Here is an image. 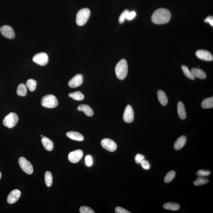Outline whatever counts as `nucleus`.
Wrapping results in <instances>:
<instances>
[{"instance_id": "obj_1", "label": "nucleus", "mask_w": 213, "mask_h": 213, "mask_svg": "<svg viewBox=\"0 0 213 213\" xmlns=\"http://www.w3.org/2000/svg\"><path fill=\"white\" fill-rule=\"evenodd\" d=\"M171 16V13L168 10L164 8H159L153 13L151 20L155 24H165L170 21Z\"/></svg>"}, {"instance_id": "obj_2", "label": "nucleus", "mask_w": 213, "mask_h": 213, "mask_svg": "<svg viewBox=\"0 0 213 213\" xmlns=\"http://www.w3.org/2000/svg\"><path fill=\"white\" fill-rule=\"evenodd\" d=\"M115 73L119 79L123 80L126 77L128 72L127 62L125 59L121 60L115 67Z\"/></svg>"}, {"instance_id": "obj_3", "label": "nucleus", "mask_w": 213, "mask_h": 213, "mask_svg": "<svg viewBox=\"0 0 213 213\" xmlns=\"http://www.w3.org/2000/svg\"><path fill=\"white\" fill-rule=\"evenodd\" d=\"M90 14V11L88 8H84L80 10L77 13L76 21L77 25H84L88 21Z\"/></svg>"}, {"instance_id": "obj_4", "label": "nucleus", "mask_w": 213, "mask_h": 213, "mask_svg": "<svg viewBox=\"0 0 213 213\" xmlns=\"http://www.w3.org/2000/svg\"><path fill=\"white\" fill-rule=\"evenodd\" d=\"M41 104L43 107L48 108H54L58 105V101L55 96L48 94L43 96L41 100Z\"/></svg>"}, {"instance_id": "obj_5", "label": "nucleus", "mask_w": 213, "mask_h": 213, "mask_svg": "<svg viewBox=\"0 0 213 213\" xmlns=\"http://www.w3.org/2000/svg\"><path fill=\"white\" fill-rule=\"evenodd\" d=\"M18 115L15 113H11L6 116L3 120L4 126L9 128L14 127L18 122Z\"/></svg>"}, {"instance_id": "obj_6", "label": "nucleus", "mask_w": 213, "mask_h": 213, "mask_svg": "<svg viewBox=\"0 0 213 213\" xmlns=\"http://www.w3.org/2000/svg\"><path fill=\"white\" fill-rule=\"evenodd\" d=\"M19 164L22 170L28 174H31L33 172V168L31 163L24 157H20L19 159Z\"/></svg>"}, {"instance_id": "obj_7", "label": "nucleus", "mask_w": 213, "mask_h": 213, "mask_svg": "<svg viewBox=\"0 0 213 213\" xmlns=\"http://www.w3.org/2000/svg\"><path fill=\"white\" fill-rule=\"evenodd\" d=\"M34 62L41 66H44L48 64L49 58L47 54L44 52L36 54L33 58Z\"/></svg>"}, {"instance_id": "obj_8", "label": "nucleus", "mask_w": 213, "mask_h": 213, "mask_svg": "<svg viewBox=\"0 0 213 213\" xmlns=\"http://www.w3.org/2000/svg\"><path fill=\"white\" fill-rule=\"evenodd\" d=\"M101 145L103 148L106 151L113 152L116 151L117 148V145L116 143L109 138H104L101 141Z\"/></svg>"}, {"instance_id": "obj_9", "label": "nucleus", "mask_w": 213, "mask_h": 213, "mask_svg": "<svg viewBox=\"0 0 213 213\" xmlns=\"http://www.w3.org/2000/svg\"><path fill=\"white\" fill-rule=\"evenodd\" d=\"M83 155L84 153L81 150H76L69 153L68 155V160L73 163H77L81 160Z\"/></svg>"}, {"instance_id": "obj_10", "label": "nucleus", "mask_w": 213, "mask_h": 213, "mask_svg": "<svg viewBox=\"0 0 213 213\" xmlns=\"http://www.w3.org/2000/svg\"><path fill=\"white\" fill-rule=\"evenodd\" d=\"M134 119V111L132 106L128 105L125 108L123 115L124 121L127 123H132Z\"/></svg>"}, {"instance_id": "obj_11", "label": "nucleus", "mask_w": 213, "mask_h": 213, "mask_svg": "<svg viewBox=\"0 0 213 213\" xmlns=\"http://www.w3.org/2000/svg\"><path fill=\"white\" fill-rule=\"evenodd\" d=\"M0 32L3 36L8 39H13L15 37V33L11 26L7 25L2 26L0 28Z\"/></svg>"}, {"instance_id": "obj_12", "label": "nucleus", "mask_w": 213, "mask_h": 213, "mask_svg": "<svg viewBox=\"0 0 213 213\" xmlns=\"http://www.w3.org/2000/svg\"><path fill=\"white\" fill-rule=\"evenodd\" d=\"M196 55L198 59L202 60L211 61H213V57L208 51L205 50H198L196 52Z\"/></svg>"}, {"instance_id": "obj_13", "label": "nucleus", "mask_w": 213, "mask_h": 213, "mask_svg": "<svg viewBox=\"0 0 213 213\" xmlns=\"http://www.w3.org/2000/svg\"><path fill=\"white\" fill-rule=\"evenodd\" d=\"M21 195V192L18 189H14L11 191L7 197V202L10 204L15 203L18 200Z\"/></svg>"}, {"instance_id": "obj_14", "label": "nucleus", "mask_w": 213, "mask_h": 213, "mask_svg": "<svg viewBox=\"0 0 213 213\" xmlns=\"http://www.w3.org/2000/svg\"><path fill=\"white\" fill-rule=\"evenodd\" d=\"M83 82V75L81 74H77L70 80L68 84L71 88H76L81 85Z\"/></svg>"}, {"instance_id": "obj_15", "label": "nucleus", "mask_w": 213, "mask_h": 213, "mask_svg": "<svg viewBox=\"0 0 213 213\" xmlns=\"http://www.w3.org/2000/svg\"><path fill=\"white\" fill-rule=\"evenodd\" d=\"M78 111L84 112V113L88 116H93L94 115V111L93 109L88 105L82 104L79 105L77 107Z\"/></svg>"}, {"instance_id": "obj_16", "label": "nucleus", "mask_w": 213, "mask_h": 213, "mask_svg": "<svg viewBox=\"0 0 213 213\" xmlns=\"http://www.w3.org/2000/svg\"><path fill=\"white\" fill-rule=\"evenodd\" d=\"M187 141L186 137L182 135L178 138L174 144V148L176 150H179L183 148L186 144Z\"/></svg>"}, {"instance_id": "obj_17", "label": "nucleus", "mask_w": 213, "mask_h": 213, "mask_svg": "<svg viewBox=\"0 0 213 213\" xmlns=\"http://www.w3.org/2000/svg\"><path fill=\"white\" fill-rule=\"evenodd\" d=\"M41 141L43 147H44L45 149L47 151H51L53 150V142L49 138L46 137H43Z\"/></svg>"}, {"instance_id": "obj_18", "label": "nucleus", "mask_w": 213, "mask_h": 213, "mask_svg": "<svg viewBox=\"0 0 213 213\" xmlns=\"http://www.w3.org/2000/svg\"><path fill=\"white\" fill-rule=\"evenodd\" d=\"M66 135L68 138L75 141H82L84 140V137L83 135L77 132L71 131L67 132Z\"/></svg>"}, {"instance_id": "obj_19", "label": "nucleus", "mask_w": 213, "mask_h": 213, "mask_svg": "<svg viewBox=\"0 0 213 213\" xmlns=\"http://www.w3.org/2000/svg\"><path fill=\"white\" fill-rule=\"evenodd\" d=\"M157 98L163 106H165L168 102V100L165 93L162 90H159L157 92Z\"/></svg>"}, {"instance_id": "obj_20", "label": "nucleus", "mask_w": 213, "mask_h": 213, "mask_svg": "<svg viewBox=\"0 0 213 213\" xmlns=\"http://www.w3.org/2000/svg\"><path fill=\"white\" fill-rule=\"evenodd\" d=\"M177 109L178 115L180 119L182 120L186 119L187 116L186 109L183 103L182 102H179L178 103Z\"/></svg>"}, {"instance_id": "obj_21", "label": "nucleus", "mask_w": 213, "mask_h": 213, "mask_svg": "<svg viewBox=\"0 0 213 213\" xmlns=\"http://www.w3.org/2000/svg\"><path fill=\"white\" fill-rule=\"evenodd\" d=\"M191 71L195 77L202 79H205L206 77V75L205 71L199 68H193Z\"/></svg>"}, {"instance_id": "obj_22", "label": "nucleus", "mask_w": 213, "mask_h": 213, "mask_svg": "<svg viewBox=\"0 0 213 213\" xmlns=\"http://www.w3.org/2000/svg\"><path fill=\"white\" fill-rule=\"evenodd\" d=\"M164 209L170 210L172 211H177L180 208V206L177 203L174 202H167L163 206Z\"/></svg>"}, {"instance_id": "obj_23", "label": "nucleus", "mask_w": 213, "mask_h": 213, "mask_svg": "<svg viewBox=\"0 0 213 213\" xmlns=\"http://www.w3.org/2000/svg\"><path fill=\"white\" fill-rule=\"evenodd\" d=\"M201 106L204 109L211 108L213 107V97H208L203 101Z\"/></svg>"}, {"instance_id": "obj_24", "label": "nucleus", "mask_w": 213, "mask_h": 213, "mask_svg": "<svg viewBox=\"0 0 213 213\" xmlns=\"http://www.w3.org/2000/svg\"><path fill=\"white\" fill-rule=\"evenodd\" d=\"M27 93V87L26 84H21L17 87V94L19 96H25Z\"/></svg>"}, {"instance_id": "obj_25", "label": "nucleus", "mask_w": 213, "mask_h": 213, "mask_svg": "<svg viewBox=\"0 0 213 213\" xmlns=\"http://www.w3.org/2000/svg\"><path fill=\"white\" fill-rule=\"evenodd\" d=\"M69 96L71 98L77 101H82L84 99V96L81 92L77 91L70 93Z\"/></svg>"}, {"instance_id": "obj_26", "label": "nucleus", "mask_w": 213, "mask_h": 213, "mask_svg": "<svg viewBox=\"0 0 213 213\" xmlns=\"http://www.w3.org/2000/svg\"><path fill=\"white\" fill-rule=\"evenodd\" d=\"M45 182L47 186L50 187L52 183V176L50 172L47 171L45 174Z\"/></svg>"}, {"instance_id": "obj_27", "label": "nucleus", "mask_w": 213, "mask_h": 213, "mask_svg": "<svg viewBox=\"0 0 213 213\" xmlns=\"http://www.w3.org/2000/svg\"><path fill=\"white\" fill-rule=\"evenodd\" d=\"M209 182V180L207 178L202 176H198L197 180L193 182L194 185L196 186H201Z\"/></svg>"}, {"instance_id": "obj_28", "label": "nucleus", "mask_w": 213, "mask_h": 213, "mask_svg": "<svg viewBox=\"0 0 213 213\" xmlns=\"http://www.w3.org/2000/svg\"><path fill=\"white\" fill-rule=\"evenodd\" d=\"M182 69L184 74L187 77L191 80H194L195 77L194 76L191 71L189 70V68L186 66L182 65Z\"/></svg>"}, {"instance_id": "obj_29", "label": "nucleus", "mask_w": 213, "mask_h": 213, "mask_svg": "<svg viewBox=\"0 0 213 213\" xmlns=\"http://www.w3.org/2000/svg\"><path fill=\"white\" fill-rule=\"evenodd\" d=\"M37 82L35 80L33 79H29L26 82V85L27 88L29 89L30 91L33 92L36 89Z\"/></svg>"}, {"instance_id": "obj_30", "label": "nucleus", "mask_w": 213, "mask_h": 213, "mask_svg": "<svg viewBox=\"0 0 213 213\" xmlns=\"http://www.w3.org/2000/svg\"><path fill=\"white\" fill-rule=\"evenodd\" d=\"M176 173L174 170H171L169 171L168 173L166 174L165 177L164 178V181L166 183H169L174 179Z\"/></svg>"}, {"instance_id": "obj_31", "label": "nucleus", "mask_w": 213, "mask_h": 213, "mask_svg": "<svg viewBox=\"0 0 213 213\" xmlns=\"http://www.w3.org/2000/svg\"><path fill=\"white\" fill-rule=\"evenodd\" d=\"M129 11L128 10H125L121 14L119 17V22L120 23H122L125 22L126 20L128 13Z\"/></svg>"}, {"instance_id": "obj_32", "label": "nucleus", "mask_w": 213, "mask_h": 213, "mask_svg": "<svg viewBox=\"0 0 213 213\" xmlns=\"http://www.w3.org/2000/svg\"><path fill=\"white\" fill-rule=\"evenodd\" d=\"M79 211L81 213H94V211H93L90 207L86 206H83L80 207Z\"/></svg>"}, {"instance_id": "obj_33", "label": "nucleus", "mask_w": 213, "mask_h": 213, "mask_svg": "<svg viewBox=\"0 0 213 213\" xmlns=\"http://www.w3.org/2000/svg\"><path fill=\"white\" fill-rule=\"evenodd\" d=\"M210 174H211V172L209 170H198L196 173L197 176H202V177L208 176Z\"/></svg>"}, {"instance_id": "obj_34", "label": "nucleus", "mask_w": 213, "mask_h": 213, "mask_svg": "<svg viewBox=\"0 0 213 213\" xmlns=\"http://www.w3.org/2000/svg\"><path fill=\"white\" fill-rule=\"evenodd\" d=\"M140 164H141V167H142L143 168L145 169V170H149L150 167H151V165H150L149 163L147 160H145V159L143 160Z\"/></svg>"}, {"instance_id": "obj_35", "label": "nucleus", "mask_w": 213, "mask_h": 213, "mask_svg": "<svg viewBox=\"0 0 213 213\" xmlns=\"http://www.w3.org/2000/svg\"><path fill=\"white\" fill-rule=\"evenodd\" d=\"M145 157L142 154H138L135 156V160L137 164H140L141 162L144 160Z\"/></svg>"}, {"instance_id": "obj_36", "label": "nucleus", "mask_w": 213, "mask_h": 213, "mask_svg": "<svg viewBox=\"0 0 213 213\" xmlns=\"http://www.w3.org/2000/svg\"><path fill=\"white\" fill-rule=\"evenodd\" d=\"M85 163L87 166L88 167H90L93 165V159L91 156L90 155L87 156L85 157Z\"/></svg>"}, {"instance_id": "obj_37", "label": "nucleus", "mask_w": 213, "mask_h": 213, "mask_svg": "<svg viewBox=\"0 0 213 213\" xmlns=\"http://www.w3.org/2000/svg\"><path fill=\"white\" fill-rule=\"evenodd\" d=\"M115 212L116 213H130V211L124 209V208L120 207H116L115 209Z\"/></svg>"}, {"instance_id": "obj_38", "label": "nucleus", "mask_w": 213, "mask_h": 213, "mask_svg": "<svg viewBox=\"0 0 213 213\" xmlns=\"http://www.w3.org/2000/svg\"><path fill=\"white\" fill-rule=\"evenodd\" d=\"M136 16V13L135 11H133L128 13L126 19L128 20H132L135 18Z\"/></svg>"}, {"instance_id": "obj_39", "label": "nucleus", "mask_w": 213, "mask_h": 213, "mask_svg": "<svg viewBox=\"0 0 213 213\" xmlns=\"http://www.w3.org/2000/svg\"><path fill=\"white\" fill-rule=\"evenodd\" d=\"M205 22L209 23L211 26H213V17L211 16H209L205 19Z\"/></svg>"}, {"instance_id": "obj_40", "label": "nucleus", "mask_w": 213, "mask_h": 213, "mask_svg": "<svg viewBox=\"0 0 213 213\" xmlns=\"http://www.w3.org/2000/svg\"><path fill=\"white\" fill-rule=\"evenodd\" d=\"M1 176H2V174H1V172H0V179H1Z\"/></svg>"}, {"instance_id": "obj_41", "label": "nucleus", "mask_w": 213, "mask_h": 213, "mask_svg": "<svg viewBox=\"0 0 213 213\" xmlns=\"http://www.w3.org/2000/svg\"><path fill=\"white\" fill-rule=\"evenodd\" d=\"M41 137H43V135H41Z\"/></svg>"}]
</instances>
